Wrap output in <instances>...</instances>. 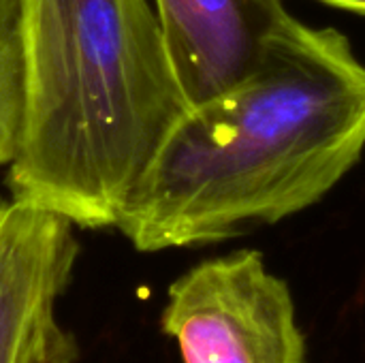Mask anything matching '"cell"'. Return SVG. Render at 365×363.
<instances>
[{"label": "cell", "mask_w": 365, "mask_h": 363, "mask_svg": "<svg viewBox=\"0 0 365 363\" xmlns=\"http://www.w3.org/2000/svg\"><path fill=\"white\" fill-rule=\"evenodd\" d=\"M365 150V64L291 13L259 66L188 109L115 229L139 250L218 244L319 203Z\"/></svg>", "instance_id": "obj_1"}, {"label": "cell", "mask_w": 365, "mask_h": 363, "mask_svg": "<svg viewBox=\"0 0 365 363\" xmlns=\"http://www.w3.org/2000/svg\"><path fill=\"white\" fill-rule=\"evenodd\" d=\"M26 122L15 201L111 229L188 113L148 0H21Z\"/></svg>", "instance_id": "obj_2"}, {"label": "cell", "mask_w": 365, "mask_h": 363, "mask_svg": "<svg viewBox=\"0 0 365 363\" xmlns=\"http://www.w3.org/2000/svg\"><path fill=\"white\" fill-rule=\"evenodd\" d=\"M160 329L184 363H304L289 285L257 250L207 259L167 291Z\"/></svg>", "instance_id": "obj_3"}, {"label": "cell", "mask_w": 365, "mask_h": 363, "mask_svg": "<svg viewBox=\"0 0 365 363\" xmlns=\"http://www.w3.org/2000/svg\"><path fill=\"white\" fill-rule=\"evenodd\" d=\"M77 257L73 223L0 197V363L79 362V342L60 321Z\"/></svg>", "instance_id": "obj_4"}, {"label": "cell", "mask_w": 365, "mask_h": 363, "mask_svg": "<svg viewBox=\"0 0 365 363\" xmlns=\"http://www.w3.org/2000/svg\"><path fill=\"white\" fill-rule=\"evenodd\" d=\"M154 13L190 109L244 81L289 15L284 0H154Z\"/></svg>", "instance_id": "obj_5"}, {"label": "cell", "mask_w": 365, "mask_h": 363, "mask_svg": "<svg viewBox=\"0 0 365 363\" xmlns=\"http://www.w3.org/2000/svg\"><path fill=\"white\" fill-rule=\"evenodd\" d=\"M28 98L21 0H0V167L19 150Z\"/></svg>", "instance_id": "obj_6"}, {"label": "cell", "mask_w": 365, "mask_h": 363, "mask_svg": "<svg viewBox=\"0 0 365 363\" xmlns=\"http://www.w3.org/2000/svg\"><path fill=\"white\" fill-rule=\"evenodd\" d=\"M331 6H340V9H349V11H357V13H365V0H319Z\"/></svg>", "instance_id": "obj_7"}]
</instances>
